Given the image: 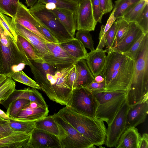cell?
I'll return each instance as SVG.
<instances>
[{"label": "cell", "mask_w": 148, "mask_h": 148, "mask_svg": "<svg viewBox=\"0 0 148 148\" xmlns=\"http://www.w3.org/2000/svg\"><path fill=\"white\" fill-rule=\"evenodd\" d=\"M30 61L29 66L41 89L50 100L69 106L73 90L68 84L67 77L75 64L66 66H57L45 62Z\"/></svg>", "instance_id": "6da1fadb"}, {"label": "cell", "mask_w": 148, "mask_h": 148, "mask_svg": "<svg viewBox=\"0 0 148 148\" xmlns=\"http://www.w3.org/2000/svg\"><path fill=\"white\" fill-rule=\"evenodd\" d=\"M0 48L3 74L9 77L13 73L29 65L27 58L19 40H14L0 24Z\"/></svg>", "instance_id": "7a4b0ae2"}, {"label": "cell", "mask_w": 148, "mask_h": 148, "mask_svg": "<svg viewBox=\"0 0 148 148\" xmlns=\"http://www.w3.org/2000/svg\"><path fill=\"white\" fill-rule=\"evenodd\" d=\"M148 96V35L135 62L133 73L127 101L129 106Z\"/></svg>", "instance_id": "3957f363"}, {"label": "cell", "mask_w": 148, "mask_h": 148, "mask_svg": "<svg viewBox=\"0 0 148 148\" xmlns=\"http://www.w3.org/2000/svg\"><path fill=\"white\" fill-rule=\"evenodd\" d=\"M92 92L99 103L95 117L105 122L109 125L119 109L127 101V91Z\"/></svg>", "instance_id": "277c9868"}, {"label": "cell", "mask_w": 148, "mask_h": 148, "mask_svg": "<svg viewBox=\"0 0 148 148\" xmlns=\"http://www.w3.org/2000/svg\"><path fill=\"white\" fill-rule=\"evenodd\" d=\"M29 10L32 15L48 29L61 44L73 38L56 15L45 4L38 1Z\"/></svg>", "instance_id": "5b68a950"}, {"label": "cell", "mask_w": 148, "mask_h": 148, "mask_svg": "<svg viewBox=\"0 0 148 148\" xmlns=\"http://www.w3.org/2000/svg\"><path fill=\"white\" fill-rule=\"evenodd\" d=\"M60 128L58 137L61 148H93L91 143L69 123L56 114L53 115Z\"/></svg>", "instance_id": "8992f818"}, {"label": "cell", "mask_w": 148, "mask_h": 148, "mask_svg": "<svg viewBox=\"0 0 148 148\" xmlns=\"http://www.w3.org/2000/svg\"><path fill=\"white\" fill-rule=\"evenodd\" d=\"M99 103L92 92L85 87L73 90L69 107L79 113L95 117Z\"/></svg>", "instance_id": "52a82bcc"}, {"label": "cell", "mask_w": 148, "mask_h": 148, "mask_svg": "<svg viewBox=\"0 0 148 148\" xmlns=\"http://www.w3.org/2000/svg\"><path fill=\"white\" fill-rule=\"evenodd\" d=\"M135 62L129 58L112 75L106 83L104 91L129 90L133 73Z\"/></svg>", "instance_id": "ba28073f"}, {"label": "cell", "mask_w": 148, "mask_h": 148, "mask_svg": "<svg viewBox=\"0 0 148 148\" xmlns=\"http://www.w3.org/2000/svg\"><path fill=\"white\" fill-rule=\"evenodd\" d=\"M129 106L127 101L122 106L106 129L105 144L109 147H115L126 129L127 115Z\"/></svg>", "instance_id": "9c48e42d"}, {"label": "cell", "mask_w": 148, "mask_h": 148, "mask_svg": "<svg viewBox=\"0 0 148 148\" xmlns=\"http://www.w3.org/2000/svg\"><path fill=\"white\" fill-rule=\"evenodd\" d=\"M45 43L49 52L42 58L44 62L57 66H66L74 64L78 61L59 44L51 42Z\"/></svg>", "instance_id": "30bf717a"}, {"label": "cell", "mask_w": 148, "mask_h": 148, "mask_svg": "<svg viewBox=\"0 0 148 148\" xmlns=\"http://www.w3.org/2000/svg\"><path fill=\"white\" fill-rule=\"evenodd\" d=\"M75 16L77 30H94L97 23L93 15L92 0H84L79 4Z\"/></svg>", "instance_id": "8fae6325"}, {"label": "cell", "mask_w": 148, "mask_h": 148, "mask_svg": "<svg viewBox=\"0 0 148 148\" xmlns=\"http://www.w3.org/2000/svg\"><path fill=\"white\" fill-rule=\"evenodd\" d=\"M61 148L58 137L36 128L32 132L29 148Z\"/></svg>", "instance_id": "7c38bea8"}, {"label": "cell", "mask_w": 148, "mask_h": 148, "mask_svg": "<svg viewBox=\"0 0 148 148\" xmlns=\"http://www.w3.org/2000/svg\"><path fill=\"white\" fill-rule=\"evenodd\" d=\"M12 19L14 23L19 24L32 32L39 37L44 42H51L37 29L35 26L36 18L31 13L29 9L21 2H20L17 12Z\"/></svg>", "instance_id": "4fadbf2b"}, {"label": "cell", "mask_w": 148, "mask_h": 148, "mask_svg": "<svg viewBox=\"0 0 148 148\" xmlns=\"http://www.w3.org/2000/svg\"><path fill=\"white\" fill-rule=\"evenodd\" d=\"M148 96L137 103L129 106L126 119V128L136 127L144 122L148 114Z\"/></svg>", "instance_id": "5bb4252c"}, {"label": "cell", "mask_w": 148, "mask_h": 148, "mask_svg": "<svg viewBox=\"0 0 148 148\" xmlns=\"http://www.w3.org/2000/svg\"><path fill=\"white\" fill-rule=\"evenodd\" d=\"M106 51L108 54L104 66L100 75L104 79L106 83L112 73L124 64L129 58L122 53L111 50Z\"/></svg>", "instance_id": "9a60e30c"}, {"label": "cell", "mask_w": 148, "mask_h": 148, "mask_svg": "<svg viewBox=\"0 0 148 148\" xmlns=\"http://www.w3.org/2000/svg\"><path fill=\"white\" fill-rule=\"evenodd\" d=\"M48 109L42 107L34 102H31L22 109L16 117L10 118L25 121H38L47 116Z\"/></svg>", "instance_id": "2e32d148"}, {"label": "cell", "mask_w": 148, "mask_h": 148, "mask_svg": "<svg viewBox=\"0 0 148 148\" xmlns=\"http://www.w3.org/2000/svg\"><path fill=\"white\" fill-rule=\"evenodd\" d=\"M20 99H27L31 102H35L39 105H42L45 101L41 94L36 89L28 88L20 90L15 89L9 98L2 102L1 104L7 108L11 103Z\"/></svg>", "instance_id": "e0dca14e"}, {"label": "cell", "mask_w": 148, "mask_h": 148, "mask_svg": "<svg viewBox=\"0 0 148 148\" xmlns=\"http://www.w3.org/2000/svg\"><path fill=\"white\" fill-rule=\"evenodd\" d=\"M15 30L17 35L23 37L35 47L41 58L49 53L45 42L37 35L18 23H15Z\"/></svg>", "instance_id": "ac0fdd59"}, {"label": "cell", "mask_w": 148, "mask_h": 148, "mask_svg": "<svg viewBox=\"0 0 148 148\" xmlns=\"http://www.w3.org/2000/svg\"><path fill=\"white\" fill-rule=\"evenodd\" d=\"M30 134L16 131L0 138V148H29Z\"/></svg>", "instance_id": "d6986e66"}, {"label": "cell", "mask_w": 148, "mask_h": 148, "mask_svg": "<svg viewBox=\"0 0 148 148\" xmlns=\"http://www.w3.org/2000/svg\"><path fill=\"white\" fill-rule=\"evenodd\" d=\"M105 50L96 49L88 53L87 64L94 77L100 75L104 66L106 57Z\"/></svg>", "instance_id": "ffe728a7"}, {"label": "cell", "mask_w": 148, "mask_h": 148, "mask_svg": "<svg viewBox=\"0 0 148 148\" xmlns=\"http://www.w3.org/2000/svg\"><path fill=\"white\" fill-rule=\"evenodd\" d=\"M143 34L142 30L134 22L130 29L116 47L105 50H111L122 53L128 50Z\"/></svg>", "instance_id": "44dd1931"}, {"label": "cell", "mask_w": 148, "mask_h": 148, "mask_svg": "<svg viewBox=\"0 0 148 148\" xmlns=\"http://www.w3.org/2000/svg\"><path fill=\"white\" fill-rule=\"evenodd\" d=\"M141 136L136 127L127 128L121 135L116 148H138Z\"/></svg>", "instance_id": "7402d4cb"}, {"label": "cell", "mask_w": 148, "mask_h": 148, "mask_svg": "<svg viewBox=\"0 0 148 148\" xmlns=\"http://www.w3.org/2000/svg\"><path fill=\"white\" fill-rule=\"evenodd\" d=\"M50 10L58 17L71 35L75 38L77 30L75 14L69 10L56 8Z\"/></svg>", "instance_id": "603a6c76"}, {"label": "cell", "mask_w": 148, "mask_h": 148, "mask_svg": "<svg viewBox=\"0 0 148 148\" xmlns=\"http://www.w3.org/2000/svg\"><path fill=\"white\" fill-rule=\"evenodd\" d=\"M75 64L78 73L76 88L86 87L94 81L95 77L88 68L86 60H78Z\"/></svg>", "instance_id": "cb8c5ba5"}, {"label": "cell", "mask_w": 148, "mask_h": 148, "mask_svg": "<svg viewBox=\"0 0 148 148\" xmlns=\"http://www.w3.org/2000/svg\"><path fill=\"white\" fill-rule=\"evenodd\" d=\"M59 44L70 55L78 60H86L88 56V53L85 48L80 40L75 38Z\"/></svg>", "instance_id": "d4e9b609"}, {"label": "cell", "mask_w": 148, "mask_h": 148, "mask_svg": "<svg viewBox=\"0 0 148 148\" xmlns=\"http://www.w3.org/2000/svg\"><path fill=\"white\" fill-rule=\"evenodd\" d=\"M35 128L55 135L60 134V127L53 115L47 116L35 121Z\"/></svg>", "instance_id": "484cf974"}, {"label": "cell", "mask_w": 148, "mask_h": 148, "mask_svg": "<svg viewBox=\"0 0 148 148\" xmlns=\"http://www.w3.org/2000/svg\"><path fill=\"white\" fill-rule=\"evenodd\" d=\"M147 4L148 1L140 0L131 5L121 17L128 22L136 23Z\"/></svg>", "instance_id": "4316f807"}, {"label": "cell", "mask_w": 148, "mask_h": 148, "mask_svg": "<svg viewBox=\"0 0 148 148\" xmlns=\"http://www.w3.org/2000/svg\"><path fill=\"white\" fill-rule=\"evenodd\" d=\"M17 36L29 60L36 63L44 62L36 49L30 42L19 35H17Z\"/></svg>", "instance_id": "83f0119b"}, {"label": "cell", "mask_w": 148, "mask_h": 148, "mask_svg": "<svg viewBox=\"0 0 148 148\" xmlns=\"http://www.w3.org/2000/svg\"><path fill=\"white\" fill-rule=\"evenodd\" d=\"M116 20L117 21V28L111 49L116 47L121 41L130 29L134 23L128 22L122 17L118 18Z\"/></svg>", "instance_id": "f1b7e54d"}, {"label": "cell", "mask_w": 148, "mask_h": 148, "mask_svg": "<svg viewBox=\"0 0 148 148\" xmlns=\"http://www.w3.org/2000/svg\"><path fill=\"white\" fill-rule=\"evenodd\" d=\"M38 1L44 4L52 3L55 8L69 10L75 14L79 5L74 0H38Z\"/></svg>", "instance_id": "f546056e"}, {"label": "cell", "mask_w": 148, "mask_h": 148, "mask_svg": "<svg viewBox=\"0 0 148 148\" xmlns=\"http://www.w3.org/2000/svg\"><path fill=\"white\" fill-rule=\"evenodd\" d=\"M7 122L9 126L15 131L30 134L35 128V121L16 120L10 118Z\"/></svg>", "instance_id": "4dcf8cb0"}, {"label": "cell", "mask_w": 148, "mask_h": 148, "mask_svg": "<svg viewBox=\"0 0 148 148\" xmlns=\"http://www.w3.org/2000/svg\"><path fill=\"white\" fill-rule=\"evenodd\" d=\"M19 3V0H0V12L13 18L17 12Z\"/></svg>", "instance_id": "1f68e13d"}, {"label": "cell", "mask_w": 148, "mask_h": 148, "mask_svg": "<svg viewBox=\"0 0 148 148\" xmlns=\"http://www.w3.org/2000/svg\"><path fill=\"white\" fill-rule=\"evenodd\" d=\"M115 9L113 8L110 16L105 25H102L99 34V42L96 49H102L106 46V39L108 31L116 18L114 16Z\"/></svg>", "instance_id": "d6a6232c"}, {"label": "cell", "mask_w": 148, "mask_h": 148, "mask_svg": "<svg viewBox=\"0 0 148 148\" xmlns=\"http://www.w3.org/2000/svg\"><path fill=\"white\" fill-rule=\"evenodd\" d=\"M14 81L23 84L33 88L41 89L39 85L27 75L22 70L15 71L9 76Z\"/></svg>", "instance_id": "836d02e7"}, {"label": "cell", "mask_w": 148, "mask_h": 148, "mask_svg": "<svg viewBox=\"0 0 148 148\" xmlns=\"http://www.w3.org/2000/svg\"><path fill=\"white\" fill-rule=\"evenodd\" d=\"M147 35L148 33L146 34H143L128 50L122 54L135 62Z\"/></svg>", "instance_id": "e575fe53"}, {"label": "cell", "mask_w": 148, "mask_h": 148, "mask_svg": "<svg viewBox=\"0 0 148 148\" xmlns=\"http://www.w3.org/2000/svg\"><path fill=\"white\" fill-rule=\"evenodd\" d=\"M0 24L10 36L16 42L17 36L15 30V23L13 21L12 18L0 12Z\"/></svg>", "instance_id": "d590c367"}, {"label": "cell", "mask_w": 148, "mask_h": 148, "mask_svg": "<svg viewBox=\"0 0 148 148\" xmlns=\"http://www.w3.org/2000/svg\"><path fill=\"white\" fill-rule=\"evenodd\" d=\"M30 102V101L26 99L16 100L8 105L6 113L10 117H16L21 110Z\"/></svg>", "instance_id": "8d00e7d4"}, {"label": "cell", "mask_w": 148, "mask_h": 148, "mask_svg": "<svg viewBox=\"0 0 148 148\" xmlns=\"http://www.w3.org/2000/svg\"><path fill=\"white\" fill-rule=\"evenodd\" d=\"M140 0H117L115 1L113 8L114 16L117 19L121 17L133 4Z\"/></svg>", "instance_id": "74e56055"}, {"label": "cell", "mask_w": 148, "mask_h": 148, "mask_svg": "<svg viewBox=\"0 0 148 148\" xmlns=\"http://www.w3.org/2000/svg\"><path fill=\"white\" fill-rule=\"evenodd\" d=\"M16 84L10 77H7L5 83L0 87V101L6 100L15 89Z\"/></svg>", "instance_id": "f35d334b"}, {"label": "cell", "mask_w": 148, "mask_h": 148, "mask_svg": "<svg viewBox=\"0 0 148 148\" xmlns=\"http://www.w3.org/2000/svg\"><path fill=\"white\" fill-rule=\"evenodd\" d=\"M76 39L80 40L85 48L90 49L91 51L95 49L94 47V42L90 32L79 30L75 34Z\"/></svg>", "instance_id": "ab89813d"}, {"label": "cell", "mask_w": 148, "mask_h": 148, "mask_svg": "<svg viewBox=\"0 0 148 148\" xmlns=\"http://www.w3.org/2000/svg\"><path fill=\"white\" fill-rule=\"evenodd\" d=\"M135 23L144 34L148 33V4L146 5L140 16Z\"/></svg>", "instance_id": "60d3db41"}, {"label": "cell", "mask_w": 148, "mask_h": 148, "mask_svg": "<svg viewBox=\"0 0 148 148\" xmlns=\"http://www.w3.org/2000/svg\"><path fill=\"white\" fill-rule=\"evenodd\" d=\"M117 26V21L116 20L108 30L106 39L105 50H108L112 48L116 35Z\"/></svg>", "instance_id": "b9f144b4"}, {"label": "cell", "mask_w": 148, "mask_h": 148, "mask_svg": "<svg viewBox=\"0 0 148 148\" xmlns=\"http://www.w3.org/2000/svg\"><path fill=\"white\" fill-rule=\"evenodd\" d=\"M35 26L41 34L49 40L51 42L59 44L54 35L37 19L35 24Z\"/></svg>", "instance_id": "7bdbcfd3"}, {"label": "cell", "mask_w": 148, "mask_h": 148, "mask_svg": "<svg viewBox=\"0 0 148 148\" xmlns=\"http://www.w3.org/2000/svg\"><path fill=\"white\" fill-rule=\"evenodd\" d=\"M92 7L94 18L97 22L101 23L103 14L99 0H92Z\"/></svg>", "instance_id": "ee69618b"}, {"label": "cell", "mask_w": 148, "mask_h": 148, "mask_svg": "<svg viewBox=\"0 0 148 148\" xmlns=\"http://www.w3.org/2000/svg\"><path fill=\"white\" fill-rule=\"evenodd\" d=\"M77 77V71L75 64L74 67L69 72L67 77L68 84L72 90L76 88Z\"/></svg>", "instance_id": "f6af8a7d"}, {"label": "cell", "mask_w": 148, "mask_h": 148, "mask_svg": "<svg viewBox=\"0 0 148 148\" xmlns=\"http://www.w3.org/2000/svg\"><path fill=\"white\" fill-rule=\"evenodd\" d=\"M105 86V80L101 82H97L94 81L85 88L92 92H102L104 91Z\"/></svg>", "instance_id": "bcb514c9"}, {"label": "cell", "mask_w": 148, "mask_h": 148, "mask_svg": "<svg viewBox=\"0 0 148 148\" xmlns=\"http://www.w3.org/2000/svg\"><path fill=\"white\" fill-rule=\"evenodd\" d=\"M16 131L9 126L7 121L0 123V137L1 138L8 136Z\"/></svg>", "instance_id": "7dc6e473"}, {"label": "cell", "mask_w": 148, "mask_h": 148, "mask_svg": "<svg viewBox=\"0 0 148 148\" xmlns=\"http://www.w3.org/2000/svg\"><path fill=\"white\" fill-rule=\"evenodd\" d=\"M103 14L110 12L113 8L112 0H99Z\"/></svg>", "instance_id": "c3c4849f"}, {"label": "cell", "mask_w": 148, "mask_h": 148, "mask_svg": "<svg viewBox=\"0 0 148 148\" xmlns=\"http://www.w3.org/2000/svg\"><path fill=\"white\" fill-rule=\"evenodd\" d=\"M138 148H148V135L144 133L140 139Z\"/></svg>", "instance_id": "681fc988"}, {"label": "cell", "mask_w": 148, "mask_h": 148, "mask_svg": "<svg viewBox=\"0 0 148 148\" xmlns=\"http://www.w3.org/2000/svg\"><path fill=\"white\" fill-rule=\"evenodd\" d=\"M38 1V0H25V3L27 6L32 7Z\"/></svg>", "instance_id": "f907efd6"}, {"label": "cell", "mask_w": 148, "mask_h": 148, "mask_svg": "<svg viewBox=\"0 0 148 148\" xmlns=\"http://www.w3.org/2000/svg\"><path fill=\"white\" fill-rule=\"evenodd\" d=\"M0 117L5 120H8L10 119V116L3 110L0 109Z\"/></svg>", "instance_id": "816d5d0a"}, {"label": "cell", "mask_w": 148, "mask_h": 148, "mask_svg": "<svg viewBox=\"0 0 148 148\" xmlns=\"http://www.w3.org/2000/svg\"><path fill=\"white\" fill-rule=\"evenodd\" d=\"M104 80V79L101 75H99L95 77L94 81L97 82H101Z\"/></svg>", "instance_id": "f5cc1de1"}, {"label": "cell", "mask_w": 148, "mask_h": 148, "mask_svg": "<svg viewBox=\"0 0 148 148\" xmlns=\"http://www.w3.org/2000/svg\"><path fill=\"white\" fill-rule=\"evenodd\" d=\"M7 77V76L3 74H0V82L5 79Z\"/></svg>", "instance_id": "db71d44e"}, {"label": "cell", "mask_w": 148, "mask_h": 148, "mask_svg": "<svg viewBox=\"0 0 148 148\" xmlns=\"http://www.w3.org/2000/svg\"><path fill=\"white\" fill-rule=\"evenodd\" d=\"M7 78L5 79L0 82V87L1 86L5 83V82Z\"/></svg>", "instance_id": "11a10c76"}, {"label": "cell", "mask_w": 148, "mask_h": 148, "mask_svg": "<svg viewBox=\"0 0 148 148\" xmlns=\"http://www.w3.org/2000/svg\"><path fill=\"white\" fill-rule=\"evenodd\" d=\"M3 74V69L2 66L0 63V74Z\"/></svg>", "instance_id": "9f6ffc18"}, {"label": "cell", "mask_w": 148, "mask_h": 148, "mask_svg": "<svg viewBox=\"0 0 148 148\" xmlns=\"http://www.w3.org/2000/svg\"><path fill=\"white\" fill-rule=\"evenodd\" d=\"M77 1L79 4L83 2L84 0H74Z\"/></svg>", "instance_id": "6f0895ef"}, {"label": "cell", "mask_w": 148, "mask_h": 148, "mask_svg": "<svg viewBox=\"0 0 148 148\" xmlns=\"http://www.w3.org/2000/svg\"><path fill=\"white\" fill-rule=\"evenodd\" d=\"M0 63L1 64V54L0 48Z\"/></svg>", "instance_id": "680465c9"}, {"label": "cell", "mask_w": 148, "mask_h": 148, "mask_svg": "<svg viewBox=\"0 0 148 148\" xmlns=\"http://www.w3.org/2000/svg\"><path fill=\"white\" fill-rule=\"evenodd\" d=\"M1 102L0 101V104H1Z\"/></svg>", "instance_id": "91938a15"}, {"label": "cell", "mask_w": 148, "mask_h": 148, "mask_svg": "<svg viewBox=\"0 0 148 148\" xmlns=\"http://www.w3.org/2000/svg\"><path fill=\"white\" fill-rule=\"evenodd\" d=\"M1 138V137H0V138Z\"/></svg>", "instance_id": "94428289"}, {"label": "cell", "mask_w": 148, "mask_h": 148, "mask_svg": "<svg viewBox=\"0 0 148 148\" xmlns=\"http://www.w3.org/2000/svg\"><path fill=\"white\" fill-rule=\"evenodd\" d=\"M147 1H148V0H147Z\"/></svg>", "instance_id": "6125c7cd"}]
</instances>
